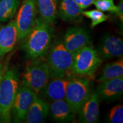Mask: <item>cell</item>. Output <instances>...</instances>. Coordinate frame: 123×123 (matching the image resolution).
Masks as SVG:
<instances>
[{
  "mask_svg": "<svg viewBox=\"0 0 123 123\" xmlns=\"http://www.w3.org/2000/svg\"><path fill=\"white\" fill-rule=\"evenodd\" d=\"M53 25L37 17L34 26L24 38L22 49L31 60L44 57L53 44Z\"/></svg>",
  "mask_w": 123,
  "mask_h": 123,
  "instance_id": "6da1fadb",
  "label": "cell"
},
{
  "mask_svg": "<svg viewBox=\"0 0 123 123\" xmlns=\"http://www.w3.org/2000/svg\"><path fill=\"white\" fill-rule=\"evenodd\" d=\"M46 55L50 79L74 76L71 71L74 54L66 48L62 40H56Z\"/></svg>",
  "mask_w": 123,
  "mask_h": 123,
  "instance_id": "7a4b0ae2",
  "label": "cell"
},
{
  "mask_svg": "<svg viewBox=\"0 0 123 123\" xmlns=\"http://www.w3.org/2000/svg\"><path fill=\"white\" fill-rule=\"evenodd\" d=\"M19 88L18 70L12 68L6 71L0 86V120L9 123L11 120L12 108Z\"/></svg>",
  "mask_w": 123,
  "mask_h": 123,
  "instance_id": "3957f363",
  "label": "cell"
},
{
  "mask_svg": "<svg viewBox=\"0 0 123 123\" xmlns=\"http://www.w3.org/2000/svg\"><path fill=\"white\" fill-rule=\"evenodd\" d=\"M50 79L46 59L41 57L33 59L26 67L22 75V86L30 88L38 95Z\"/></svg>",
  "mask_w": 123,
  "mask_h": 123,
  "instance_id": "277c9868",
  "label": "cell"
},
{
  "mask_svg": "<svg viewBox=\"0 0 123 123\" xmlns=\"http://www.w3.org/2000/svg\"><path fill=\"white\" fill-rule=\"evenodd\" d=\"M102 59L96 49L87 46L74 54L71 71L74 75L90 78L100 66Z\"/></svg>",
  "mask_w": 123,
  "mask_h": 123,
  "instance_id": "5b68a950",
  "label": "cell"
},
{
  "mask_svg": "<svg viewBox=\"0 0 123 123\" xmlns=\"http://www.w3.org/2000/svg\"><path fill=\"white\" fill-rule=\"evenodd\" d=\"M90 78L84 76H72L66 90L65 100L75 114L89 98L92 92Z\"/></svg>",
  "mask_w": 123,
  "mask_h": 123,
  "instance_id": "8992f818",
  "label": "cell"
},
{
  "mask_svg": "<svg viewBox=\"0 0 123 123\" xmlns=\"http://www.w3.org/2000/svg\"><path fill=\"white\" fill-rule=\"evenodd\" d=\"M37 13V0H23L15 20L18 30L19 41L24 40L33 28Z\"/></svg>",
  "mask_w": 123,
  "mask_h": 123,
  "instance_id": "52a82bcc",
  "label": "cell"
},
{
  "mask_svg": "<svg viewBox=\"0 0 123 123\" xmlns=\"http://www.w3.org/2000/svg\"><path fill=\"white\" fill-rule=\"evenodd\" d=\"M37 96L33 91L26 86L19 87L12 108L14 122H24L31 104Z\"/></svg>",
  "mask_w": 123,
  "mask_h": 123,
  "instance_id": "ba28073f",
  "label": "cell"
},
{
  "mask_svg": "<svg viewBox=\"0 0 123 123\" xmlns=\"http://www.w3.org/2000/svg\"><path fill=\"white\" fill-rule=\"evenodd\" d=\"M62 42L69 51L75 54L86 46L91 45V38L86 29L74 26L66 30Z\"/></svg>",
  "mask_w": 123,
  "mask_h": 123,
  "instance_id": "9c48e42d",
  "label": "cell"
},
{
  "mask_svg": "<svg viewBox=\"0 0 123 123\" xmlns=\"http://www.w3.org/2000/svg\"><path fill=\"white\" fill-rule=\"evenodd\" d=\"M96 51L101 59L123 58V39L115 35L105 34L100 39Z\"/></svg>",
  "mask_w": 123,
  "mask_h": 123,
  "instance_id": "30bf717a",
  "label": "cell"
},
{
  "mask_svg": "<svg viewBox=\"0 0 123 123\" xmlns=\"http://www.w3.org/2000/svg\"><path fill=\"white\" fill-rule=\"evenodd\" d=\"M18 41L19 34L15 20L0 27V57L12 51Z\"/></svg>",
  "mask_w": 123,
  "mask_h": 123,
  "instance_id": "8fae6325",
  "label": "cell"
},
{
  "mask_svg": "<svg viewBox=\"0 0 123 123\" xmlns=\"http://www.w3.org/2000/svg\"><path fill=\"white\" fill-rule=\"evenodd\" d=\"M100 98L96 90L92 91L89 98L81 106L77 113L78 120L82 123L99 122Z\"/></svg>",
  "mask_w": 123,
  "mask_h": 123,
  "instance_id": "7c38bea8",
  "label": "cell"
},
{
  "mask_svg": "<svg viewBox=\"0 0 123 123\" xmlns=\"http://www.w3.org/2000/svg\"><path fill=\"white\" fill-rule=\"evenodd\" d=\"M99 83L96 91L100 99L113 101L123 96V76Z\"/></svg>",
  "mask_w": 123,
  "mask_h": 123,
  "instance_id": "4fadbf2b",
  "label": "cell"
},
{
  "mask_svg": "<svg viewBox=\"0 0 123 123\" xmlns=\"http://www.w3.org/2000/svg\"><path fill=\"white\" fill-rule=\"evenodd\" d=\"M72 76L53 78L44 86L41 93L51 102L64 99L67 86Z\"/></svg>",
  "mask_w": 123,
  "mask_h": 123,
  "instance_id": "5bb4252c",
  "label": "cell"
},
{
  "mask_svg": "<svg viewBox=\"0 0 123 123\" xmlns=\"http://www.w3.org/2000/svg\"><path fill=\"white\" fill-rule=\"evenodd\" d=\"M58 15L63 21L78 23L82 21L83 10L74 0H59Z\"/></svg>",
  "mask_w": 123,
  "mask_h": 123,
  "instance_id": "9a60e30c",
  "label": "cell"
},
{
  "mask_svg": "<svg viewBox=\"0 0 123 123\" xmlns=\"http://www.w3.org/2000/svg\"><path fill=\"white\" fill-rule=\"evenodd\" d=\"M49 112L53 120L58 123H73L75 113L65 99L52 101L49 106Z\"/></svg>",
  "mask_w": 123,
  "mask_h": 123,
  "instance_id": "2e32d148",
  "label": "cell"
},
{
  "mask_svg": "<svg viewBox=\"0 0 123 123\" xmlns=\"http://www.w3.org/2000/svg\"><path fill=\"white\" fill-rule=\"evenodd\" d=\"M49 112V105L38 96L34 100L26 114L24 122L41 123L44 122Z\"/></svg>",
  "mask_w": 123,
  "mask_h": 123,
  "instance_id": "e0dca14e",
  "label": "cell"
},
{
  "mask_svg": "<svg viewBox=\"0 0 123 123\" xmlns=\"http://www.w3.org/2000/svg\"><path fill=\"white\" fill-rule=\"evenodd\" d=\"M59 0H37L38 13L43 21L54 25L58 15Z\"/></svg>",
  "mask_w": 123,
  "mask_h": 123,
  "instance_id": "ac0fdd59",
  "label": "cell"
},
{
  "mask_svg": "<svg viewBox=\"0 0 123 123\" xmlns=\"http://www.w3.org/2000/svg\"><path fill=\"white\" fill-rule=\"evenodd\" d=\"M123 76V60L120 58L117 61L106 64L101 70L99 82L108 80Z\"/></svg>",
  "mask_w": 123,
  "mask_h": 123,
  "instance_id": "d6986e66",
  "label": "cell"
},
{
  "mask_svg": "<svg viewBox=\"0 0 123 123\" xmlns=\"http://www.w3.org/2000/svg\"><path fill=\"white\" fill-rule=\"evenodd\" d=\"M21 0H0V22H5L15 15Z\"/></svg>",
  "mask_w": 123,
  "mask_h": 123,
  "instance_id": "ffe728a7",
  "label": "cell"
},
{
  "mask_svg": "<svg viewBox=\"0 0 123 123\" xmlns=\"http://www.w3.org/2000/svg\"><path fill=\"white\" fill-rule=\"evenodd\" d=\"M82 14L83 16H85L91 20V26L92 28H94L98 25L105 22L108 18L107 15L104 13V12L97 9L87 11L83 10Z\"/></svg>",
  "mask_w": 123,
  "mask_h": 123,
  "instance_id": "44dd1931",
  "label": "cell"
},
{
  "mask_svg": "<svg viewBox=\"0 0 123 123\" xmlns=\"http://www.w3.org/2000/svg\"><path fill=\"white\" fill-rule=\"evenodd\" d=\"M96 8L103 12H111L117 14V7L114 0H96L93 4Z\"/></svg>",
  "mask_w": 123,
  "mask_h": 123,
  "instance_id": "7402d4cb",
  "label": "cell"
},
{
  "mask_svg": "<svg viewBox=\"0 0 123 123\" xmlns=\"http://www.w3.org/2000/svg\"><path fill=\"white\" fill-rule=\"evenodd\" d=\"M108 120L111 123H123V107L117 105L110 111L108 115Z\"/></svg>",
  "mask_w": 123,
  "mask_h": 123,
  "instance_id": "603a6c76",
  "label": "cell"
},
{
  "mask_svg": "<svg viewBox=\"0 0 123 123\" xmlns=\"http://www.w3.org/2000/svg\"><path fill=\"white\" fill-rule=\"evenodd\" d=\"M83 10L88 8L93 4L96 0H74Z\"/></svg>",
  "mask_w": 123,
  "mask_h": 123,
  "instance_id": "cb8c5ba5",
  "label": "cell"
},
{
  "mask_svg": "<svg viewBox=\"0 0 123 123\" xmlns=\"http://www.w3.org/2000/svg\"><path fill=\"white\" fill-rule=\"evenodd\" d=\"M117 12L116 14L118 15L119 19L123 23V0H120L118 5H117Z\"/></svg>",
  "mask_w": 123,
  "mask_h": 123,
  "instance_id": "d4e9b609",
  "label": "cell"
},
{
  "mask_svg": "<svg viewBox=\"0 0 123 123\" xmlns=\"http://www.w3.org/2000/svg\"><path fill=\"white\" fill-rule=\"evenodd\" d=\"M7 70V67L4 66V64L0 63V86H1V81L2 80V78L5 73L6 71Z\"/></svg>",
  "mask_w": 123,
  "mask_h": 123,
  "instance_id": "484cf974",
  "label": "cell"
}]
</instances>
